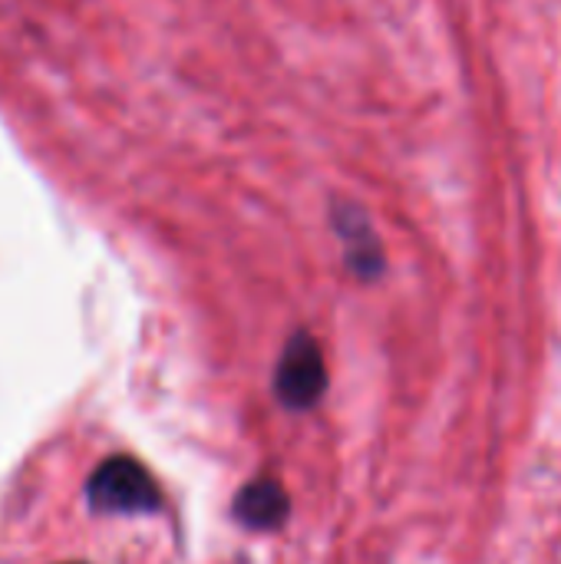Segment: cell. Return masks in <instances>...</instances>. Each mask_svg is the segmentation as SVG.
<instances>
[{
	"label": "cell",
	"instance_id": "4",
	"mask_svg": "<svg viewBox=\"0 0 561 564\" xmlns=\"http://www.w3.org/2000/svg\"><path fill=\"white\" fill-rule=\"evenodd\" d=\"M334 228L344 241L347 251V268L357 278H377L384 271V251L377 241V231L370 225V218L357 208V205H337L334 212Z\"/></svg>",
	"mask_w": 561,
	"mask_h": 564
},
{
	"label": "cell",
	"instance_id": "2",
	"mask_svg": "<svg viewBox=\"0 0 561 564\" xmlns=\"http://www.w3.org/2000/svg\"><path fill=\"white\" fill-rule=\"evenodd\" d=\"M274 393L288 410H314L327 393V364L321 344L308 330L291 334L284 344L274 370Z\"/></svg>",
	"mask_w": 561,
	"mask_h": 564
},
{
	"label": "cell",
	"instance_id": "1",
	"mask_svg": "<svg viewBox=\"0 0 561 564\" xmlns=\"http://www.w3.org/2000/svg\"><path fill=\"white\" fill-rule=\"evenodd\" d=\"M86 499L93 512L103 516H149L162 506L159 486L149 469L129 456L106 459L86 482Z\"/></svg>",
	"mask_w": 561,
	"mask_h": 564
},
{
	"label": "cell",
	"instance_id": "3",
	"mask_svg": "<svg viewBox=\"0 0 561 564\" xmlns=\"http://www.w3.org/2000/svg\"><path fill=\"white\" fill-rule=\"evenodd\" d=\"M235 519L251 529V532H274L288 522L291 516V499L288 492L281 489L278 479H251L248 486H241V492L235 496V506H231Z\"/></svg>",
	"mask_w": 561,
	"mask_h": 564
}]
</instances>
